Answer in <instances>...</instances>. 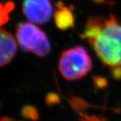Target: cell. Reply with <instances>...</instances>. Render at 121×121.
I'll use <instances>...</instances> for the list:
<instances>
[{
    "label": "cell",
    "instance_id": "cell-1",
    "mask_svg": "<svg viewBox=\"0 0 121 121\" xmlns=\"http://www.w3.org/2000/svg\"><path fill=\"white\" fill-rule=\"evenodd\" d=\"M88 43L104 65H121V22L115 15L103 18L97 34Z\"/></svg>",
    "mask_w": 121,
    "mask_h": 121
},
{
    "label": "cell",
    "instance_id": "cell-2",
    "mask_svg": "<svg viewBox=\"0 0 121 121\" xmlns=\"http://www.w3.org/2000/svg\"><path fill=\"white\" fill-rule=\"evenodd\" d=\"M92 59L83 46L77 45L64 50L58 61V69L67 80H80L92 69Z\"/></svg>",
    "mask_w": 121,
    "mask_h": 121
},
{
    "label": "cell",
    "instance_id": "cell-3",
    "mask_svg": "<svg viewBox=\"0 0 121 121\" xmlns=\"http://www.w3.org/2000/svg\"><path fill=\"white\" fill-rule=\"evenodd\" d=\"M16 38L24 52H31L40 57L46 56L50 51V41L39 28L31 23H21L16 29Z\"/></svg>",
    "mask_w": 121,
    "mask_h": 121
},
{
    "label": "cell",
    "instance_id": "cell-4",
    "mask_svg": "<svg viewBox=\"0 0 121 121\" xmlns=\"http://www.w3.org/2000/svg\"><path fill=\"white\" fill-rule=\"evenodd\" d=\"M23 11L29 21L37 24L45 23L53 14L50 0H24Z\"/></svg>",
    "mask_w": 121,
    "mask_h": 121
},
{
    "label": "cell",
    "instance_id": "cell-5",
    "mask_svg": "<svg viewBox=\"0 0 121 121\" xmlns=\"http://www.w3.org/2000/svg\"><path fill=\"white\" fill-rule=\"evenodd\" d=\"M17 51V43L9 32L0 30V66L11 61Z\"/></svg>",
    "mask_w": 121,
    "mask_h": 121
},
{
    "label": "cell",
    "instance_id": "cell-6",
    "mask_svg": "<svg viewBox=\"0 0 121 121\" xmlns=\"http://www.w3.org/2000/svg\"><path fill=\"white\" fill-rule=\"evenodd\" d=\"M54 20L56 26L63 31L72 29L74 26V16L72 11L61 2L56 4V10L54 13Z\"/></svg>",
    "mask_w": 121,
    "mask_h": 121
},
{
    "label": "cell",
    "instance_id": "cell-7",
    "mask_svg": "<svg viewBox=\"0 0 121 121\" xmlns=\"http://www.w3.org/2000/svg\"><path fill=\"white\" fill-rule=\"evenodd\" d=\"M14 7L13 2H7L4 4L0 2V26L8 21L10 13L14 9Z\"/></svg>",
    "mask_w": 121,
    "mask_h": 121
},
{
    "label": "cell",
    "instance_id": "cell-8",
    "mask_svg": "<svg viewBox=\"0 0 121 121\" xmlns=\"http://www.w3.org/2000/svg\"><path fill=\"white\" fill-rule=\"evenodd\" d=\"M112 77L115 80H121V65L109 67Z\"/></svg>",
    "mask_w": 121,
    "mask_h": 121
},
{
    "label": "cell",
    "instance_id": "cell-9",
    "mask_svg": "<svg viewBox=\"0 0 121 121\" xmlns=\"http://www.w3.org/2000/svg\"><path fill=\"white\" fill-rule=\"evenodd\" d=\"M94 85L97 88H105L107 85V81L101 77H96L94 78Z\"/></svg>",
    "mask_w": 121,
    "mask_h": 121
},
{
    "label": "cell",
    "instance_id": "cell-10",
    "mask_svg": "<svg viewBox=\"0 0 121 121\" xmlns=\"http://www.w3.org/2000/svg\"><path fill=\"white\" fill-rule=\"evenodd\" d=\"M81 121H107V120L104 117H98L96 116H88L82 115Z\"/></svg>",
    "mask_w": 121,
    "mask_h": 121
},
{
    "label": "cell",
    "instance_id": "cell-11",
    "mask_svg": "<svg viewBox=\"0 0 121 121\" xmlns=\"http://www.w3.org/2000/svg\"><path fill=\"white\" fill-rule=\"evenodd\" d=\"M92 1L96 4H102L104 2H105V0H92Z\"/></svg>",
    "mask_w": 121,
    "mask_h": 121
}]
</instances>
